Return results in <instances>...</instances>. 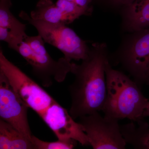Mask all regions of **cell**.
<instances>
[{
    "label": "cell",
    "mask_w": 149,
    "mask_h": 149,
    "mask_svg": "<svg viewBox=\"0 0 149 149\" xmlns=\"http://www.w3.org/2000/svg\"><path fill=\"white\" fill-rule=\"evenodd\" d=\"M108 60L106 45L97 42L92 45L80 64L72 62L70 72L74 79L69 87V112L74 120L102 110L107 97L105 65Z\"/></svg>",
    "instance_id": "6da1fadb"
},
{
    "label": "cell",
    "mask_w": 149,
    "mask_h": 149,
    "mask_svg": "<svg viewBox=\"0 0 149 149\" xmlns=\"http://www.w3.org/2000/svg\"><path fill=\"white\" fill-rule=\"evenodd\" d=\"M107 93L102 111L104 117L119 120L127 118L137 122L144 119L148 103L141 88L127 75L112 68L109 59L105 65Z\"/></svg>",
    "instance_id": "7a4b0ae2"
},
{
    "label": "cell",
    "mask_w": 149,
    "mask_h": 149,
    "mask_svg": "<svg viewBox=\"0 0 149 149\" xmlns=\"http://www.w3.org/2000/svg\"><path fill=\"white\" fill-rule=\"evenodd\" d=\"M25 41L22 42L15 52L20 55L32 67L33 74L46 88L50 87L53 80L61 83L70 72L71 61L63 57L54 60L48 52L45 42L38 35H27Z\"/></svg>",
    "instance_id": "3957f363"
},
{
    "label": "cell",
    "mask_w": 149,
    "mask_h": 149,
    "mask_svg": "<svg viewBox=\"0 0 149 149\" xmlns=\"http://www.w3.org/2000/svg\"><path fill=\"white\" fill-rule=\"evenodd\" d=\"M19 16L34 26L45 42L58 49L70 61L83 60L88 56L90 48L86 41L66 24H53L33 19L23 10L19 13Z\"/></svg>",
    "instance_id": "277c9868"
},
{
    "label": "cell",
    "mask_w": 149,
    "mask_h": 149,
    "mask_svg": "<svg viewBox=\"0 0 149 149\" xmlns=\"http://www.w3.org/2000/svg\"><path fill=\"white\" fill-rule=\"evenodd\" d=\"M0 71L24 104L41 118L56 101L39 84L6 57L0 50Z\"/></svg>",
    "instance_id": "5b68a950"
},
{
    "label": "cell",
    "mask_w": 149,
    "mask_h": 149,
    "mask_svg": "<svg viewBox=\"0 0 149 149\" xmlns=\"http://www.w3.org/2000/svg\"><path fill=\"white\" fill-rule=\"evenodd\" d=\"M96 112L79 118L78 123L94 149H124L127 143L118 120L103 117Z\"/></svg>",
    "instance_id": "8992f818"
},
{
    "label": "cell",
    "mask_w": 149,
    "mask_h": 149,
    "mask_svg": "<svg viewBox=\"0 0 149 149\" xmlns=\"http://www.w3.org/2000/svg\"><path fill=\"white\" fill-rule=\"evenodd\" d=\"M135 32L118 56V61L140 88L149 85V27Z\"/></svg>",
    "instance_id": "52a82bcc"
},
{
    "label": "cell",
    "mask_w": 149,
    "mask_h": 149,
    "mask_svg": "<svg viewBox=\"0 0 149 149\" xmlns=\"http://www.w3.org/2000/svg\"><path fill=\"white\" fill-rule=\"evenodd\" d=\"M28 107L22 100L0 71V117L31 140L32 135L27 118Z\"/></svg>",
    "instance_id": "ba28073f"
},
{
    "label": "cell",
    "mask_w": 149,
    "mask_h": 149,
    "mask_svg": "<svg viewBox=\"0 0 149 149\" xmlns=\"http://www.w3.org/2000/svg\"><path fill=\"white\" fill-rule=\"evenodd\" d=\"M58 139L79 142L82 146H90L88 138L82 126L65 108L56 102L52 104L42 118Z\"/></svg>",
    "instance_id": "9c48e42d"
},
{
    "label": "cell",
    "mask_w": 149,
    "mask_h": 149,
    "mask_svg": "<svg viewBox=\"0 0 149 149\" xmlns=\"http://www.w3.org/2000/svg\"><path fill=\"white\" fill-rule=\"evenodd\" d=\"M10 0L0 1V40L7 43L9 48L14 50L25 40L26 24L19 21L10 8Z\"/></svg>",
    "instance_id": "30bf717a"
},
{
    "label": "cell",
    "mask_w": 149,
    "mask_h": 149,
    "mask_svg": "<svg viewBox=\"0 0 149 149\" xmlns=\"http://www.w3.org/2000/svg\"><path fill=\"white\" fill-rule=\"evenodd\" d=\"M124 7V25L128 31L134 32L149 28V0H137Z\"/></svg>",
    "instance_id": "8fae6325"
},
{
    "label": "cell",
    "mask_w": 149,
    "mask_h": 149,
    "mask_svg": "<svg viewBox=\"0 0 149 149\" xmlns=\"http://www.w3.org/2000/svg\"><path fill=\"white\" fill-rule=\"evenodd\" d=\"M30 16L36 20L66 25L77 19L74 17L63 12L52 0H40L35 9L31 12Z\"/></svg>",
    "instance_id": "7c38bea8"
},
{
    "label": "cell",
    "mask_w": 149,
    "mask_h": 149,
    "mask_svg": "<svg viewBox=\"0 0 149 149\" xmlns=\"http://www.w3.org/2000/svg\"><path fill=\"white\" fill-rule=\"evenodd\" d=\"M127 144L134 148L149 149V125L144 119L120 125Z\"/></svg>",
    "instance_id": "4fadbf2b"
},
{
    "label": "cell",
    "mask_w": 149,
    "mask_h": 149,
    "mask_svg": "<svg viewBox=\"0 0 149 149\" xmlns=\"http://www.w3.org/2000/svg\"><path fill=\"white\" fill-rule=\"evenodd\" d=\"M0 149H34L31 140L0 118Z\"/></svg>",
    "instance_id": "5bb4252c"
},
{
    "label": "cell",
    "mask_w": 149,
    "mask_h": 149,
    "mask_svg": "<svg viewBox=\"0 0 149 149\" xmlns=\"http://www.w3.org/2000/svg\"><path fill=\"white\" fill-rule=\"evenodd\" d=\"M31 142L35 149H71L75 147L77 141L58 140L55 142L42 141L36 136H32Z\"/></svg>",
    "instance_id": "9a60e30c"
},
{
    "label": "cell",
    "mask_w": 149,
    "mask_h": 149,
    "mask_svg": "<svg viewBox=\"0 0 149 149\" xmlns=\"http://www.w3.org/2000/svg\"><path fill=\"white\" fill-rule=\"evenodd\" d=\"M55 4L63 12L74 17L77 19L83 15H91L76 4L67 0H57Z\"/></svg>",
    "instance_id": "2e32d148"
},
{
    "label": "cell",
    "mask_w": 149,
    "mask_h": 149,
    "mask_svg": "<svg viewBox=\"0 0 149 149\" xmlns=\"http://www.w3.org/2000/svg\"><path fill=\"white\" fill-rule=\"evenodd\" d=\"M76 4L80 7L84 9L90 13H92L93 8L92 3L93 0H67Z\"/></svg>",
    "instance_id": "e0dca14e"
},
{
    "label": "cell",
    "mask_w": 149,
    "mask_h": 149,
    "mask_svg": "<svg viewBox=\"0 0 149 149\" xmlns=\"http://www.w3.org/2000/svg\"><path fill=\"white\" fill-rule=\"evenodd\" d=\"M137 0H107L110 3L116 6H123L129 5Z\"/></svg>",
    "instance_id": "ac0fdd59"
},
{
    "label": "cell",
    "mask_w": 149,
    "mask_h": 149,
    "mask_svg": "<svg viewBox=\"0 0 149 149\" xmlns=\"http://www.w3.org/2000/svg\"><path fill=\"white\" fill-rule=\"evenodd\" d=\"M149 101L148 103L145 111H144L143 113V117H149Z\"/></svg>",
    "instance_id": "d6986e66"
}]
</instances>
